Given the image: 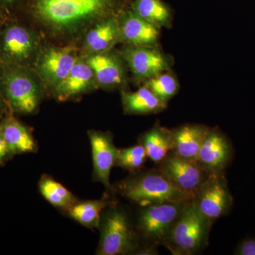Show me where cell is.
Listing matches in <instances>:
<instances>
[{"mask_svg":"<svg viewBox=\"0 0 255 255\" xmlns=\"http://www.w3.org/2000/svg\"><path fill=\"white\" fill-rule=\"evenodd\" d=\"M157 165L178 189L192 200L211 174L196 161L182 158L172 152Z\"/></svg>","mask_w":255,"mask_h":255,"instance_id":"obj_9","label":"cell"},{"mask_svg":"<svg viewBox=\"0 0 255 255\" xmlns=\"http://www.w3.org/2000/svg\"><path fill=\"white\" fill-rule=\"evenodd\" d=\"M112 201L108 198L78 201L65 212L68 213L71 219L85 227L91 229L98 228L102 212Z\"/></svg>","mask_w":255,"mask_h":255,"instance_id":"obj_23","label":"cell"},{"mask_svg":"<svg viewBox=\"0 0 255 255\" xmlns=\"http://www.w3.org/2000/svg\"><path fill=\"white\" fill-rule=\"evenodd\" d=\"M5 95L13 114L28 115L36 112L41 95L38 82L29 67L1 65Z\"/></svg>","mask_w":255,"mask_h":255,"instance_id":"obj_6","label":"cell"},{"mask_svg":"<svg viewBox=\"0 0 255 255\" xmlns=\"http://www.w3.org/2000/svg\"><path fill=\"white\" fill-rule=\"evenodd\" d=\"M12 157L13 156L9 152V148L5 142L2 132H1V127H0V167L4 165L5 163Z\"/></svg>","mask_w":255,"mask_h":255,"instance_id":"obj_29","label":"cell"},{"mask_svg":"<svg viewBox=\"0 0 255 255\" xmlns=\"http://www.w3.org/2000/svg\"><path fill=\"white\" fill-rule=\"evenodd\" d=\"M122 101L124 113L129 115L159 114L167 108V105L143 85L135 92H122Z\"/></svg>","mask_w":255,"mask_h":255,"instance_id":"obj_20","label":"cell"},{"mask_svg":"<svg viewBox=\"0 0 255 255\" xmlns=\"http://www.w3.org/2000/svg\"><path fill=\"white\" fill-rule=\"evenodd\" d=\"M147 158L145 150L140 143L138 145L118 149L115 167L135 173L141 170Z\"/></svg>","mask_w":255,"mask_h":255,"instance_id":"obj_26","label":"cell"},{"mask_svg":"<svg viewBox=\"0 0 255 255\" xmlns=\"http://www.w3.org/2000/svg\"><path fill=\"white\" fill-rule=\"evenodd\" d=\"M88 135L92 147L94 179L102 183L107 190H112L110 173L112 167H115L118 152L113 136L110 132L97 130H90Z\"/></svg>","mask_w":255,"mask_h":255,"instance_id":"obj_13","label":"cell"},{"mask_svg":"<svg viewBox=\"0 0 255 255\" xmlns=\"http://www.w3.org/2000/svg\"><path fill=\"white\" fill-rule=\"evenodd\" d=\"M120 42L127 46L160 47L162 28L152 24L127 8L118 16Z\"/></svg>","mask_w":255,"mask_h":255,"instance_id":"obj_11","label":"cell"},{"mask_svg":"<svg viewBox=\"0 0 255 255\" xmlns=\"http://www.w3.org/2000/svg\"><path fill=\"white\" fill-rule=\"evenodd\" d=\"M97 83L105 88H119L127 82V65L121 53L110 51L90 55L86 60Z\"/></svg>","mask_w":255,"mask_h":255,"instance_id":"obj_14","label":"cell"},{"mask_svg":"<svg viewBox=\"0 0 255 255\" xmlns=\"http://www.w3.org/2000/svg\"><path fill=\"white\" fill-rule=\"evenodd\" d=\"M38 37L18 21H5L0 28V65L29 67L38 56Z\"/></svg>","mask_w":255,"mask_h":255,"instance_id":"obj_7","label":"cell"},{"mask_svg":"<svg viewBox=\"0 0 255 255\" xmlns=\"http://www.w3.org/2000/svg\"><path fill=\"white\" fill-rule=\"evenodd\" d=\"M0 127L5 142L13 157L36 152L37 145L31 132L11 111L0 120Z\"/></svg>","mask_w":255,"mask_h":255,"instance_id":"obj_17","label":"cell"},{"mask_svg":"<svg viewBox=\"0 0 255 255\" xmlns=\"http://www.w3.org/2000/svg\"><path fill=\"white\" fill-rule=\"evenodd\" d=\"M99 255H140L143 247L128 213L112 201L103 212L99 224Z\"/></svg>","mask_w":255,"mask_h":255,"instance_id":"obj_3","label":"cell"},{"mask_svg":"<svg viewBox=\"0 0 255 255\" xmlns=\"http://www.w3.org/2000/svg\"><path fill=\"white\" fill-rule=\"evenodd\" d=\"M142 85L147 87L159 100L167 105L169 101L177 95L180 88L177 75L172 70L159 74Z\"/></svg>","mask_w":255,"mask_h":255,"instance_id":"obj_25","label":"cell"},{"mask_svg":"<svg viewBox=\"0 0 255 255\" xmlns=\"http://www.w3.org/2000/svg\"><path fill=\"white\" fill-rule=\"evenodd\" d=\"M134 81L143 84L167 70H172L174 59L160 47L127 46L120 52Z\"/></svg>","mask_w":255,"mask_h":255,"instance_id":"obj_8","label":"cell"},{"mask_svg":"<svg viewBox=\"0 0 255 255\" xmlns=\"http://www.w3.org/2000/svg\"><path fill=\"white\" fill-rule=\"evenodd\" d=\"M213 223L192 201H189L174 225L164 247L174 255L199 254L209 244Z\"/></svg>","mask_w":255,"mask_h":255,"instance_id":"obj_4","label":"cell"},{"mask_svg":"<svg viewBox=\"0 0 255 255\" xmlns=\"http://www.w3.org/2000/svg\"><path fill=\"white\" fill-rule=\"evenodd\" d=\"M238 255H255V238L242 242L235 252Z\"/></svg>","mask_w":255,"mask_h":255,"instance_id":"obj_28","label":"cell"},{"mask_svg":"<svg viewBox=\"0 0 255 255\" xmlns=\"http://www.w3.org/2000/svg\"><path fill=\"white\" fill-rule=\"evenodd\" d=\"M6 111H9V109L5 95L2 67L0 65V120L7 113Z\"/></svg>","mask_w":255,"mask_h":255,"instance_id":"obj_27","label":"cell"},{"mask_svg":"<svg viewBox=\"0 0 255 255\" xmlns=\"http://www.w3.org/2000/svg\"><path fill=\"white\" fill-rule=\"evenodd\" d=\"M209 128L202 124H185L171 129L172 152L182 158L196 161Z\"/></svg>","mask_w":255,"mask_h":255,"instance_id":"obj_16","label":"cell"},{"mask_svg":"<svg viewBox=\"0 0 255 255\" xmlns=\"http://www.w3.org/2000/svg\"><path fill=\"white\" fill-rule=\"evenodd\" d=\"M231 145L217 128H210L198 154L196 162L210 173L223 172L231 158Z\"/></svg>","mask_w":255,"mask_h":255,"instance_id":"obj_15","label":"cell"},{"mask_svg":"<svg viewBox=\"0 0 255 255\" xmlns=\"http://www.w3.org/2000/svg\"><path fill=\"white\" fill-rule=\"evenodd\" d=\"M112 190L140 206L168 202H189L190 196L172 183L158 167L131 173Z\"/></svg>","mask_w":255,"mask_h":255,"instance_id":"obj_2","label":"cell"},{"mask_svg":"<svg viewBox=\"0 0 255 255\" xmlns=\"http://www.w3.org/2000/svg\"><path fill=\"white\" fill-rule=\"evenodd\" d=\"M22 0H0V9L6 14L16 9Z\"/></svg>","mask_w":255,"mask_h":255,"instance_id":"obj_30","label":"cell"},{"mask_svg":"<svg viewBox=\"0 0 255 255\" xmlns=\"http://www.w3.org/2000/svg\"><path fill=\"white\" fill-rule=\"evenodd\" d=\"M95 75L87 61L78 60L66 78L55 89L57 100L67 101L82 95L92 86Z\"/></svg>","mask_w":255,"mask_h":255,"instance_id":"obj_18","label":"cell"},{"mask_svg":"<svg viewBox=\"0 0 255 255\" xmlns=\"http://www.w3.org/2000/svg\"><path fill=\"white\" fill-rule=\"evenodd\" d=\"M128 8L162 29H170L173 26V9L163 0H130Z\"/></svg>","mask_w":255,"mask_h":255,"instance_id":"obj_21","label":"cell"},{"mask_svg":"<svg viewBox=\"0 0 255 255\" xmlns=\"http://www.w3.org/2000/svg\"><path fill=\"white\" fill-rule=\"evenodd\" d=\"M139 143L145 149L147 157L158 164L172 152L171 129L156 124L140 135Z\"/></svg>","mask_w":255,"mask_h":255,"instance_id":"obj_22","label":"cell"},{"mask_svg":"<svg viewBox=\"0 0 255 255\" xmlns=\"http://www.w3.org/2000/svg\"><path fill=\"white\" fill-rule=\"evenodd\" d=\"M78 58L73 48H50L35 60L36 71L47 85L55 90L66 78Z\"/></svg>","mask_w":255,"mask_h":255,"instance_id":"obj_12","label":"cell"},{"mask_svg":"<svg viewBox=\"0 0 255 255\" xmlns=\"http://www.w3.org/2000/svg\"><path fill=\"white\" fill-rule=\"evenodd\" d=\"M119 42L120 30L117 16L106 18L92 26L85 37V47L90 54H96L110 51Z\"/></svg>","mask_w":255,"mask_h":255,"instance_id":"obj_19","label":"cell"},{"mask_svg":"<svg viewBox=\"0 0 255 255\" xmlns=\"http://www.w3.org/2000/svg\"><path fill=\"white\" fill-rule=\"evenodd\" d=\"M6 15L7 14H6L2 9H0V28L4 24Z\"/></svg>","mask_w":255,"mask_h":255,"instance_id":"obj_31","label":"cell"},{"mask_svg":"<svg viewBox=\"0 0 255 255\" xmlns=\"http://www.w3.org/2000/svg\"><path fill=\"white\" fill-rule=\"evenodd\" d=\"M40 193L55 208L66 211L78 200L75 195L50 176L44 174L38 182Z\"/></svg>","mask_w":255,"mask_h":255,"instance_id":"obj_24","label":"cell"},{"mask_svg":"<svg viewBox=\"0 0 255 255\" xmlns=\"http://www.w3.org/2000/svg\"><path fill=\"white\" fill-rule=\"evenodd\" d=\"M192 201L197 209L214 223L227 214L233 199L223 172L210 174Z\"/></svg>","mask_w":255,"mask_h":255,"instance_id":"obj_10","label":"cell"},{"mask_svg":"<svg viewBox=\"0 0 255 255\" xmlns=\"http://www.w3.org/2000/svg\"><path fill=\"white\" fill-rule=\"evenodd\" d=\"M187 203L168 202L140 206L135 228L142 246L152 249L164 246Z\"/></svg>","mask_w":255,"mask_h":255,"instance_id":"obj_5","label":"cell"},{"mask_svg":"<svg viewBox=\"0 0 255 255\" xmlns=\"http://www.w3.org/2000/svg\"><path fill=\"white\" fill-rule=\"evenodd\" d=\"M130 0H28L31 17L60 36L78 33L92 24L119 16Z\"/></svg>","mask_w":255,"mask_h":255,"instance_id":"obj_1","label":"cell"}]
</instances>
